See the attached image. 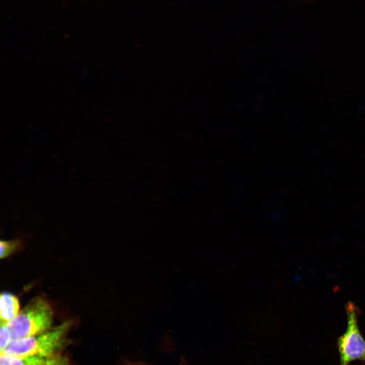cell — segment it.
I'll list each match as a JSON object with an SVG mask.
<instances>
[{
	"mask_svg": "<svg viewBox=\"0 0 365 365\" xmlns=\"http://www.w3.org/2000/svg\"><path fill=\"white\" fill-rule=\"evenodd\" d=\"M71 321L67 320L38 335L12 340L1 354L17 356H38L50 359L64 345Z\"/></svg>",
	"mask_w": 365,
	"mask_h": 365,
	"instance_id": "obj_1",
	"label": "cell"
},
{
	"mask_svg": "<svg viewBox=\"0 0 365 365\" xmlns=\"http://www.w3.org/2000/svg\"><path fill=\"white\" fill-rule=\"evenodd\" d=\"M54 312L49 302L42 297L30 300L18 315L8 323L12 340L42 334L52 328Z\"/></svg>",
	"mask_w": 365,
	"mask_h": 365,
	"instance_id": "obj_2",
	"label": "cell"
},
{
	"mask_svg": "<svg viewBox=\"0 0 365 365\" xmlns=\"http://www.w3.org/2000/svg\"><path fill=\"white\" fill-rule=\"evenodd\" d=\"M345 308L347 317V328L338 338L337 342L340 365H349L356 360H362L365 354V339L360 332L357 323L358 310L351 302L346 305Z\"/></svg>",
	"mask_w": 365,
	"mask_h": 365,
	"instance_id": "obj_3",
	"label": "cell"
},
{
	"mask_svg": "<svg viewBox=\"0 0 365 365\" xmlns=\"http://www.w3.org/2000/svg\"><path fill=\"white\" fill-rule=\"evenodd\" d=\"M1 323H8L20 312L18 298L10 293H2L0 296Z\"/></svg>",
	"mask_w": 365,
	"mask_h": 365,
	"instance_id": "obj_4",
	"label": "cell"
},
{
	"mask_svg": "<svg viewBox=\"0 0 365 365\" xmlns=\"http://www.w3.org/2000/svg\"><path fill=\"white\" fill-rule=\"evenodd\" d=\"M48 359L33 355L17 356L1 354L0 365H43Z\"/></svg>",
	"mask_w": 365,
	"mask_h": 365,
	"instance_id": "obj_5",
	"label": "cell"
},
{
	"mask_svg": "<svg viewBox=\"0 0 365 365\" xmlns=\"http://www.w3.org/2000/svg\"><path fill=\"white\" fill-rule=\"evenodd\" d=\"M1 259L6 258L18 251L22 247V242L19 239L11 240H2L0 242Z\"/></svg>",
	"mask_w": 365,
	"mask_h": 365,
	"instance_id": "obj_6",
	"label": "cell"
},
{
	"mask_svg": "<svg viewBox=\"0 0 365 365\" xmlns=\"http://www.w3.org/2000/svg\"><path fill=\"white\" fill-rule=\"evenodd\" d=\"M0 349L2 351L12 341V336L7 323H1Z\"/></svg>",
	"mask_w": 365,
	"mask_h": 365,
	"instance_id": "obj_7",
	"label": "cell"
},
{
	"mask_svg": "<svg viewBox=\"0 0 365 365\" xmlns=\"http://www.w3.org/2000/svg\"><path fill=\"white\" fill-rule=\"evenodd\" d=\"M43 365H70L68 359L65 356H55L49 359Z\"/></svg>",
	"mask_w": 365,
	"mask_h": 365,
	"instance_id": "obj_8",
	"label": "cell"
},
{
	"mask_svg": "<svg viewBox=\"0 0 365 365\" xmlns=\"http://www.w3.org/2000/svg\"><path fill=\"white\" fill-rule=\"evenodd\" d=\"M362 360H363L365 362V354H364V356H363V357Z\"/></svg>",
	"mask_w": 365,
	"mask_h": 365,
	"instance_id": "obj_9",
	"label": "cell"
},
{
	"mask_svg": "<svg viewBox=\"0 0 365 365\" xmlns=\"http://www.w3.org/2000/svg\"><path fill=\"white\" fill-rule=\"evenodd\" d=\"M132 365H141V364H135V363H134V364H132Z\"/></svg>",
	"mask_w": 365,
	"mask_h": 365,
	"instance_id": "obj_10",
	"label": "cell"
}]
</instances>
